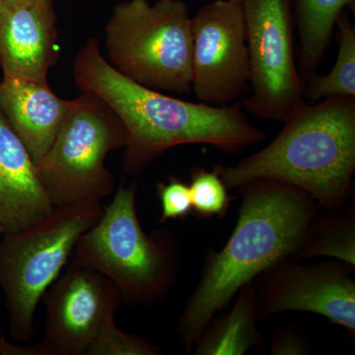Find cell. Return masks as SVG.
I'll use <instances>...</instances> for the list:
<instances>
[{"mask_svg": "<svg viewBox=\"0 0 355 355\" xmlns=\"http://www.w3.org/2000/svg\"><path fill=\"white\" fill-rule=\"evenodd\" d=\"M72 105L73 100L55 95L48 80L3 76L0 83V110L34 163L48 153Z\"/></svg>", "mask_w": 355, "mask_h": 355, "instance_id": "obj_14", "label": "cell"}, {"mask_svg": "<svg viewBox=\"0 0 355 355\" xmlns=\"http://www.w3.org/2000/svg\"><path fill=\"white\" fill-rule=\"evenodd\" d=\"M101 202L55 207L44 218L0 239V288L8 331L25 345L35 336V315L44 292L60 277L79 238L99 220Z\"/></svg>", "mask_w": 355, "mask_h": 355, "instance_id": "obj_5", "label": "cell"}, {"mask_svg": "<svg viewBox=\"0 0 355 355\" xmlns=\"http://www.w3.org/2000/svg\"><path fill=\"white\" fill-rule=\"evenodd\" d=\"M352 268L336 260L302 265L293 258L272 266L253 282L259 321L287 311L314 313L354 335Z\"/></svg>", "mask_w": 355, "mask_h": 355, "instance_id": "obj_11", "label": "cell"}, {"mask_svg": "<svg viewBox=\"0 0 355 355\" xmlns=\"http://www.w3.org/2000/svg\"><path fill=\"white\" fill-rule=\"evenodd\" d=\"M338 28V53L333 69L326 76L314 74L303 83V96L312 102L335 96L355 97V27L345 12Z\"/></svg>", "mask_w": 355, "mask_h": 355, "instance_id": "obj_18", "label": "cell"}, {"mask_svg": "<svg viewBox=\"0 0 355 355\" xmlns=\"http://www.w3.org/2000/svg\"><path fill=\"white\" fill-rule=\"evenodd\" d=\"M4 234V230L3 228H2V226L0 225V239H1L2 235Z\"/></svg>", "mask_w": 355, "mask_h": 355, "instance_id": "obj_24", "label": "cell"}, {"mask_svg": "<svg viewBox=\"0 0 355 355\" xmlns=\"http://www.w3.org/2000/svg\"><path fill=\"white\" fill-rule=\"evenodd\" d=\"M157 345L142 336L123 331L116 321L110 323L89 350L88 355H161Z\"/></svg>", "mask_w": 355, "mask_h": 355, "instance_id": "obj_20", "label": "cell"}, {"mask_svg": "<svg viewBox=\"0 0 355 355\" xmlns=\"http://www.w3.org/2000/svg\"><path fill=\"white\" fill-rule=\"evenodd\" d=\"M354 0H291L299 34L298 72L303 83L317 73L330 46L334 30L345 9Z\"/></svg>", "mask_w": 355, "mask_h": 355, "instance_id": "obj_16", "label": "cell"}, {"mask_svg": "<svg viewBox=\"0 0 355 355\" xmlns=\"http://www.w3.org/2000/svg\"><path fill=\"white\" fill-rule=\"evenodd\" d=\"M108 62L156 91L191 90V17L183 0H128L114 6L105 28Z\"/></svg>", "mask_w": 355, "mask_h": 355, "instance_id": "obj_6", "label": "cell"}, {"mask_svg": "<svg viewBox=\"0 0 355 355\" xmlns=\"http://www.w3.org/2000/svg\"><path fill=\"white\" fill-rule=\"evenodd\" d=\"M227 314L212 318L193 345L195 355H244L261 347L258 308L253 282L236 295Z\"/></svg>", "mask_w": 355, "mask_h": 355, "instance_id": "obj_15", "label": "cell"}, {"mask_svg": "<svg viewBox=\"0 0 355 355\" xmlns=\"http://www.w3.org/2000/svg\"><path fill=\"white\" fill-rule=\"evenodd\" d=\"M237 223L220 251L209 250L197 286L177 324L181 345L191 352L217 312L238 292L277 263L294 258L321 205L298 187L254 180L238 188Z\"/></svg>", "mask_w": 355, "mask_h": 355, "instance_id": "obj_2", "label": "cell"}, {"mask_svg": "<svg viewBox=\"0 0 355 355\" xmlns=\"http://www.w3.org/2000/svg\"><path fill=\"white\" fill-rule=\"evenodd\" d=\"M72 72L76 87L99 96L125 125L123 169L128 175L139 174L172 147L209 144L237 154L266 139L239 103L217 107L183 101L123 76L103 57L94 37L77 51Z\"/></svg>", "mask_w": 355, "mask_h": 355, "instance_id": "obj_1", "label": "cell"}, {"mask_svg": "<svg viewBox=\"0 0 355 355\" xmlns=\"http://www.w3.org/2000/svg\"><path fill=\"white\" fill-rule=\"evenodd\" d=\"M231 1L239 2V3H243V1H244V0H231Z\"/></svg>", "mask_w": 355, "mask_h": 355, "instance_id": "obj_25", "label": "cell"}, {"mask_svg": "<svg viewBox=\"0 0 355 355\" xmlns=\"http://www.w3.org/2000/svg\"><path fill=\"white\" fill-rule=\"evenodd\" d=\"M53 0L0 4V67L3 76L46 81L60 58Z\"/></svg>", "mask_w": 355, "mask_h": 355, "instance_id": "obj_12", "label": "cell"}, {"mask_svg": "<svg viewBox=\"0 0 355 355\" xmlns=\"http://www.w3.org/2000/svg\"><path fill=\"white\" fill-rule=\"evenodd\" d=\"M43 300L46 310L43 340L36 345L10 343L0 327L2 355H88L102 331L121 307L118 288L98 272L69 261Z\"/></svg>", "mask_w": 355, "mask_h": 355, "instance_id": "obj_8", "label": "cell"}, {"mask_svg": "<svg viewBox=\"0 0 355 355\" xmlns=\"http://www.w3.org/2000/svg\"><path fill=\"white\" fill-rule=\"evenodd\" d=\"M53 209L27 147L0 110V225L4 234L31 225Z\"/></svg>", "mask_w": 355, "mask_h": 355, "instance_id": "obj_13", "label": "cell"}, {"mask_svg": "<svg viewBox=\"0 0 355 355\" xmlns=\"http://www.w3.org/2000/svg\"><path fill=\"white\" fill-rule=\"evenodd\" d=\"M137 197V183H121L99 220L79 238L69 261L111 280L125 304L150 307L176 284L181 254L169 231L144 230Z\"/></svg>", "mask_w": 355, "mask_h": 355, "instance_id": "obj_4", "label": "cell"}, {"mask_svg": "<svg viewBox=\"0 0 355 355\" xmlns=\"http://www.w3.org/2000/svg\"><path fill=\"white\" fill-rule=\"evenodd\" d=\"M354 200L336 209H321L313 219L304 241L293 259L297 261L328 257L355 266Z\"/></svg>", "mask_w": 355, "mask_h": 355, "instance_id": "obj_17", "label": "cell"}, {"mask_svg": "<svg viewBox=\"0 0 355 355\" xmlns=\"http://www.w3.org/2000/svg\"><path fill=\"white\" fill-rule=\"evenodd\" d=\"M252 94L243 100L248 113L284 123L304 101L294 53L291 0H244Z\"/></svg>", "mask_w": 355, "mask_h": 355, "instance_id": "obj_9", "label": "cell"}, {"mask_svg": "<svg viewBox=\"0 0 355 355\" xmlns=\"http://www.w3.org/2000/svg\"><path fill=\"white\" fill-rule=\"evenodd\" d=\"M32 0H0V4H7V6H16V4L27 3Z\"/></svg>", "mask_w": 355, "mask_h": 355, "instance_id": "obj_23", "label": "cell"}, {"mask_svg": "<svg viewBox=\"0 0 355 355\" xmlns=\"http://www.w3.org/2000/svg\"><path fill=\"white\" fill-rule=\"evenodd\" d=\"M190 187L193 212L202 218H223L234 197L220 176V166L212 171L197 168L191 172Z\"/></svg>", "mask_w": 355, "mask_h": 355, "instance_id": "obj_19", "label": "cell"}, {"mask_svg": "<svg viewBox=\"0 0 355 355\" xmlns=\"http://www.w3.org/2000/svg\"><path fill=\"white\" fill-rule=\"evenodd\" d=\"M265 148L232 167L220 166L229 190L254 180L298 187L324 209L349 200L355 171V97L303 101Z\"/></svg>", "mask_w": 355, "mask_h": 355, "instance_id": "obj_3", "label": "cell"}, {"mask_svg": "<svg viewBox=\"0 0 355 355\" xmlns=\"http://www.w3.org/2000/svg\"><path fill=\"white\" fill-rule=\"evenodd\" d=\"M156 191L162 210L160 222L186 218L193 212L190 187L178 178L161 182Z\"/></svg>", "mask_w": 355, "mask_h": 355, "instance_id": "obj_21", "label": "cell"}, {"mask_svg": "<svg viewBox=\"0 0 355 355\" xmlns=\"http://www.w3.org/2000/svg\"><path fill=\"white\" fill-rule=\"evenodd\" d=\"M127 141L125 125L99 96L83 92L74 99L48 153L35 163L53 207L101 202L113 195L116 181L106 158Z\"/></svg>", "mask_w": 355, "mask_h": 355, "instance_id": "obj_7", "label": "cell"}, {"mask_svg": "<svg viewBox=\"0 0 355 355\" xmlns=\"http://www.w3.org/2000/svg\"><path fill=\"white\" fill-rule=\"evenodd\" d=\"M272 355H303L309 352V343L296 327H282L270 343Z\"/></svg>", "mask_w": 355, "mask_h": 355, "instance_id": "obj_22", "label": "cell"}, {"mask_svg": "<svg viewBox=\"0 0 355 355\" xmlns=\"http://www.w3.org/2000/svg\"><path fill=\"white\" fill-rule=\"evenodd\" d=\"M191 90L200 102L227 106L249 81L246 24L243 3L214 0L191 18Z\"/></svg>", "mask_w": 355, "mask_h": 355, "instance_id": "obj_10", "label": "cell"}]
</instances>
